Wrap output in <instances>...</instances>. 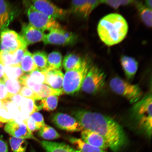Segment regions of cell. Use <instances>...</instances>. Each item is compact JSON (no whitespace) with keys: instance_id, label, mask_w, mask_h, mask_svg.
<instances>
[{"instance_id":"4dcf8cb0","label":"cell","mask_w":152,"mask_h":152,"mask_svg":"<svg viewBox=\"0 0 152 152\" xmlns=\"http://www.w3.org/2000/svg\"><path fill=\"white\" fill-rule=\"evenodd\" d=\"M36 101L29 99L26 98L23 106L20 108V110L28 116L31 114L37 112L42 109L40 106L38 105Z\"/></svg>"},{"instance_id":"ee69618b","label":"cell","mask_w":152,"mask_h":152,"mask_svg":"<svg viewBox=\"0 0 152 152\" xmlns=\"http://www.w3.org/2000/svg\"><path fill=\"white\" fill-rule=\"evenodd\" d=\"M0 152H8V145L4 140L2 135H0Z\"/></svg>"},{"instance_id":"7a4b0ae2","label":"cell","mask_w":152,"mask_h":152,"mask_svg":"<svg viewBox=\"0 0 152 152\" xmlns=\"http://www.w3.org/2000/svg\"><path fill=\"white\" fill-rule=\"evenodd\" d=\"M128 25L121 15L116 13L106 15L101 19L98 26L99 36L102 42L111 46L122 41L126 37Z\"/></svg>"},{"instance_id":"ffe728a7","label":"cell","mask_w":152,"mask_h":152,"mask_svg":"<svg viewBox=\"0 0 152 152\" xmlns=\"http://www.w3.org/2000/svg\"><path fill=\"white\" fill-rule=\"evenodd\" d=\"M83 60L77 55L70 54L64 58L63 65L66 71H71L80 67Z\"/></svg>"},{"instance_id":"e0dca14e","label":"cell","mask_w":152,"mask_h":152,"mask_svg":"<svg viewBox=\"0 0 152 152\" xmlns=\"http://www.w3.org/2000/svg\"><path fill=\"white\" fill-rule=\"evenodd\" d=\"M45 71L46 76L45 84L55 89H62L64 75L61 70L49 68Z\"/></svg>"},{"instance_id":"f35d334b","label":"cell","mask_w":152,"mask_h":152,"mask_svg":"<svg viewBox=\"0 0 152 152\" xmlns=\"http://www.w3.org/2000/svg\"><path fill=\"white\" fill-rule=\"evenodd\" d=\"M132 1H101V3L106 4L115 9H117L121 5H126L132 3Z\"/></svg>"},{"instance_id":"5bb4252c","label":"cell","mask_w":152,"mask_h":152,"mask_svg":"<svg viewBox=\"0 0 152 152\" xmlns=\"http://www.w3.org/2000/svg\"><path fill=\"white\" fill-rule=\"evenodd\" d=\"M26 46L43 41L44 32L37 29L29 24H24L20 34Z\"/></svg>"},{"instance_id":"9a60e30c","label":"cell","mask_w":152,"mask_h":152,"mask_svg":"<svg viewBox=\"0 0 152 152\" xmlns=\"http://www.w3.org/2000/svg\"><path fill=\"white\" fill-rule=\"evenodd\" d=\"M14 17V10L10 3L0 0V31L7 28Z\"/></svg>"},{"instance_id":"7bdbcfd3","label":"cell","mask_w":152,"mask_h":152,"mask_svg":"<svg viewBox=\"0 0 152 152\" xmlns=\"http://www.w3.org/2000/svg\"><path fill=\"white\" fill-rule=\"evenodd\" d=\"M25 124L26 125L28 128L32 132H36L37 131L39 130V129L37 128L35 123L32 119L29 116L28 118L24 120L23 121Z\"/></svg>"},{"instance_id":"681fc988","label":"cell","mask_w":152,"mask_h":152,"mask_svg":"<svg viewBox=\"0 0 152 152\" xmlns=\"http://www.w3.org/2000/svg\"><path fill=\"white\" fill-rule=\"evenodd\" d=\"M0 81H1V80H0Z\"/></svg>"},{"instance_id":"f6af8a7d","label":"cell","mask_w":152,"mask_h":152,"mask_svg":"<svg viewBox=\"0 0 152 152\" xmlns=\"http://www.w3.org/2000/svg\"><path fill=\"white\" fill-rule=\"evenodd\" d=\"M5 75L4 66L0 62V80H3Z\"/></svg>"},{"instance_id":"30bf717a","label":"cell","mask_w":152,"mask_h":152,"mask_svg":"<svg viewBox=\"0 0 152 152\" xmlns=\"http://www.w3.org/2000/svg\"><path fill=\"white\" fill-rule=\"evenodd\" d=\"M28 1V4L40 12L55 19L61 18L65 16L68 11L60 8L54 4L46 0H36Z\"/></svg>"},{"instance_id":"4fadbf2b","label":"cell","mask_w":152,"mask_h":152,"mask_svg":"<svg viewBox=\"0 0 152 152\" xmlns=\"http://www.w3.org/2000/svg\"><path fill=\"white\" fill-rule=\"evenodd\" d=\"M100 3L101 1H72L71 9L68 12L75 13L83 18H87Z\"/></svg>"},{"instance_id":"ba28073f","label":"cell","mask_w":152,"mask_h":152,"mask_svg":"<svg viewBox=\"0 0 152 152\" xmlns=\"http://www.w3.org/2000/svg\"><path fill=\"white\" fill-rule=\"evenodd\" d=\"M23 46L27 47L20 34L7 28L0 32V50L14 53Z\"/></svg>"},{"instance_id":"7dc6e473","label":"cell","mask_w":152,"mask_h":152,"mask_svg":"<svg viewBox=\"0 0 152 152\" xmlns=\"http://www.w3.org/2000/svg\"><path fill=\"white\" fill-rule=\"evenodd\" d=\"M4 126V123L0 122V128H3Z\"/></svg>"},{"instance_id":"836d02e7","label":"cell","mask_w":152,"mask_h":152,"mask_svg":"<svg viewBox=\"0 0 152 152\" xmlns=\"http://www.w3.org/2000/svg\"><path fill=\"white\" fill-rule=\"evenodd\" d=\"M0 62L4 66L20 65L17 62L14 53H9L1 50H0Z\"/></svg>"},{"instance_id":"1f68e13d","label":"cell","mask_w":152,"mask_h":152,"mask_svg":"<svg viewBox=\"0 0 152 152\" xmlns=\"http://www.w3.org/2000/svg\"><path fill=\"white\" fill-rule=\"evenodd\" d=\"M18 80L21 84L29 87L37 95L40 92L42 88L43 84H37L31 80L29 74H25Z\"/></svg>"},{"instance_id":"c3c4849f","label":"cell","mask_w":152,"mask_h":152,"mask_svg":"<svg viewBox=\"0 0 152 152\" xmlns=\"http://www.w3.org/2000/svg\"><path fill=\"white\" fill-rule=\"evenodd\" d=\"M31 152H36L34 150H32Z\"/></svg>"},{"instance_id":"f1b7e54d","label":"cell","mask_w":152,"mask_h":152,"mask_svg":"<svg viewBox=\"0 0 152 152\" xmlns=\"http://www.w3.org/2000/svg\"><path fill=\"white\" fill-rule=\"evenodd\" d=\"M47 60L49 68L61 70L62 56L60 52H53L50 53L47 56Z\"/></svg>"},{"instance_id":"8d00e7d4","label":"cell","mask_w":152,"mask_h":152,"mask_svg":"<svg viewBox=\"0 0 152 152\" xmlns=\"http://www.w3.org/2000/svg\"><path fill=\"white\" fill-rule=\"evenodd\" d=\"M35 123L39 130L44 126L45 124L43 116L38 112H36L29 116Z\"/></svg>"},{"instance_id":"603a6c76","label":"cell","mask_w":152,"mask_h":152,"mask_svg":"<svg viewBox=\"0 0 152 152\" xmlns=\"http://www.w3.org/2000/svg\"><path fill=\"white\" fill-rule=\"evenodd\" d=\"M3 81L10 98L12 96L18 94L22 86L18 80L10 79L5 75Z\"/></svg>"},{"instance_id":"7c38bea8","label":"cell","mask_w":152,"mask_h":152,"mask_svg":"<svg viewBox=\"0 0 152 152\" xmlns=\"http://www.w3.org/2000/svg\"><path fill=\"white\" fill-rule=\"evenodd\" d=\"M4 130L6 132L13 137L25 140L32 139L38 141L34 135L33 132L22 121L13 120L10 121L5 125Z\"/></svg>"},{"instance_id":"4316f807","label":"cell","mask_w":152,"mask_h":152,"mask_svg":"<svg viewBox=\"0 0 152 152\" xmlns=\"http://www.w3.org/2000/svg\"><path fill=\"white\" fill-rule=\"evenodd\" d=\"M38 134L40 137L49 140H56L60 137L55 129L45 124L39 130Z\"/></svg>"},{"instance_id":"8992f818","label":"cell","mask_w":152,"mask_h":152,"mask_svg":"<svg viewBox=\"0 0 152 152\" xmlns=\"http://www.w3.org/2000/svg\"><path fill=\"white\" fill-rule=\"evenodd\" d=\"M25 4L27 7L26 12L29 24L34 27L43 32L61 27L56 19L36 10L26 3Z\"/></svg>"},{"instance_id":"bcb514c9","label":"cell","mask_w":152,"mask_h":152,"mask_svg":"<svg viewBox=\"0 0 152 152\" xmlns=\"http://www.w3.org/2000/svg\"><path fill=\"white\" fill-rule=\"evenodd\" d=\"M146 6L150 9L152 8V1L151 0H148L145 1Z\"/></svg>"},{"instance_id":"44dd1931","label":"cell","mask_w":152,"mask_h":152,"mask_svg":"<svg viewBox=\"0 0 152 152\" xmlns=\"http://www.w3.org/2000/svg\"><path fill=\"white\" fill-rule=\"evenodd\" d=\"M69 141L81 152H107L86 143L81 139L72 137L69 138Z\"/></svg>"},{"instance_id":"6da1fadb","label":"cell","mask_w":152,"mask_h":152,"mask_svg":"<svg viewBox=\"0 0 152 152\" xmlns=\"http://www.w3.org/2000/svg\"><path fill=\"white\" fill-rule=\"evenodd\" d=\"M73 115L83 129L102 136L113 151H118L126 143V137L122 127L111 118L84 110L74 112Z\"/></svg>"},{"instance_id":"484cf974","label":"cell","mask_w":152,"mask_h":152,"mask_svg":"<svg viewBox=\"0 0 152 152\" xmlns=\"http://www.w3.org/2000/svg\"><path fill=\"white\" fill-rule=\"evenodd\" d=\"M39 106L42 109L47 111H51L56 109L58 106V96H50L40 100Z\"/></svg>"},{"instance_id":"74e56055","label":"cell","mask_w":152,"mask_h":152,"mask_svg":"<svg viewBox=\"0 0 152 152\" xmlns=\"http://www.w3.org/2000/svg\"><path fill=\"white\" fill-rule=\"evenodd\" d=\"M10 96L3 81H0V101L3 104L9 102Z\"/></svg>"},{"instance_id":"9c48e42d","label":"cell","mask_w":152,"mask_h":152,"mask_svg":"<svg viewBox=\"0 0 152 152\" xmlns=\"http://www.w3.org/2000/svg\"><path fill=\"white\" fill-rule=\"evenodd\" d=\"M76 40L75 34L60 27L51 30L45 34L43 41L45 45H66L73 43Z\"/></svg>"},{"instance_id":"d6986e66","label":"cell","mask_w":152,"mask_h":152,"mask_svg":"<svg viewBox=\"0 0 152 152\" xmlns=\"http://www.w3.org/2000/svg\"><path fill=\"white\" fill-rule=\"evenodd\" d=\"M41 144L46 152H81L63 142L42 141Z\"/></svg>"},{"instance_id":"7402d4cb","label":"cell","mask_w":152,"mask_h":152,"mask_svg":"<svg viewBox=\"0 0 152 152\" xmlns=\"http://www.w3.org/2000/svg\"><path fill=\"white\" fill-rule=\"evenodd\" d=\"M20 66L24 73H30L37 69L33 60V54L28 50L25 53L23 58L20 62Z\"/></svg>"},{"instance_id":"3957f363","label":"cell","mask_w":152,"mask_h":152,"mask_svg":"<svg viewBox=\"0 0 152 152\" xmlns=\"http://www.w3.org/2000/svg\"><path fill=\"white\" fill-rule=\"evenodd\" d=\"M152 95L148 94L137 102L132 110L136 125L149 137L152 134Z\"/></svg>"},{"instance_id":"60d3db41","label":"cell","mask_w":152,"mask_h":152,"mask_svg":"<svg viewBox=\"0 0 152 152\" xmlns=\"http://www.w3.org/2000/svg\"><path fill=\"white\" fill-rule=\"evenodd\" d=\"M25 100V98L18 94L11 96L9 99V102L18 106L20 110V108L24 105Z\"/></svg>"},{"instance_id":"cb8c5ba5","label":"cell","mask_w":152,"mask_h":152,"mask_svg":"<svg viewBox=\"0 0 152 152\" xmlns=\"http://www.w3.org/2000/svg\"><path fill=\"white\" fill-rule=\"evenodd\" d=\"M139 14L142 22L149 27L152 26V10L141 3H137Z\"/></svg>"},{"instance_id":"d4e9b609","label":"cell","mask_w":152,"mask_h":152,"mask_svg":"<svg viewBox=\"0 0 152 152\" xmlns=\"http://www.w3.org/2000/svg\"><path fill=\"white\" fill-rule=\"evenodd\" d=\"M33 56L34 62L37 69L45 71L48 69L49 67L46 53L42 51H39L34 53Z\"/></svg>"},{"instance_id":"83f0119b","label":"cell","mask_w":152,"mask_h":152,"mask_svg":"<svg viewBox=\"0 0 152 152\" xmlns=\"http://www.w3.org/2000/svg\"><path fill=\"white\" fill-rule=\"evenodd\" d=\"M9 141L13 152H26L28 144L26 140L11 137Z\"/></svg>"},{"instance_id":"277c9868","label":"cell","mask_w":152,"mask_h":152,"mask_svg":"<svg viewBox=\"0 0 152 152\" xmlns=\"http://www.w3.org/2000/svg\"><path fill=\"white\" fill-rule=\"evenodd\" d=\"M90 67V61L84 59L80 67L66 71L62 84L64 94L72 95L78 92Z\"/></svg>"},{"instance_id":"ac0fdd59","label":"cell","mask_w":152,"mask_h":152,"mask_svg":"<svg viewBox=\"0 0 152 152\" xmlns=\"http://www.w3.org/2000/svg\"><path fill=\"white\" fill-rule=\"evenodd\" d=\"M121 63L126 77L128 79H132L137 71V61L132 57L123 56L121 57Z\"/></svg>"},{"instance_id":"2e32d148","label":"cell","mask_w":152,"mask_h":152,"mask_svg":"<svg viewBox=\"0 0 152 152\" xmlns=\"http://www.w3.org/2000/svg\"><path fill=\"white\" fill-rule=\"evenodd\" d=\"M81 136L83 141L94 147L103 150L109 148L106 140L97 133L84 129L81 131Z\"/></svg>"},{"instance_id":"52a82bcc","label":"cell","mask_w":152,"mask_h":152,"mask_svg":"<svg viewBox=\"0 0 152 152\" xmlns=\"http://www.w3.org/2000/svg\"><path fill=\"white\" fill-rule=\"evenodd\" d=\"M105 78V74L99 68L96 66H91L86 76L81 88L87 94H96L103 88Z\"/></svg>"},{"instance_id":"5b68a950","label":"cell","mask_w":152,"mask_h":152,"mask_svg":"<svg viewBox=\"0 0 152 152\" xmlns=\"http://www.w3.org/2000/svg\"><path fill=\"white\" fill-rule=\"evenodd\" d=\"M110 86L114 92L124 97L131 103H136L142 96V91L138 85L131 84L119 77L112 79Z\"/></svg>"},{"instance_id":"d590c367","label":"cell","mask_w":152,"mask_h":152,"mask_svg":"<svg viewBox=\"0 0 152 152\" xmlns=\"http://www.w3.org/2000/svg\"><path fill=\"white\" fill-rule=\"evenodd\" d=\"M18 94L24 98L35 101L42 99L40 97L38 96L33 90L29 87L24 86H23Z\"/></svg>"},{"instance_id":"f546056e","label":"cell","mask_w":152,"mask_h":152,"mask_svg":"<svg viewBox=\"0 0 152 152\" xmlns=\"http://www.w3.org/2000/svg\"><path fill=\"white\" fill-rule=\"evenodd\" d=\"M6 75L10 79L19 80L25 75L20 65L4 66Z\"/></svg>"},{"instance_id":"b9f144b4","label":"cell","mask_w":152,"mask_h":152,"mask_svg":"<svg viewBox=\"0 0 152 152\" xmlns=\"http://www.w3.org/2000/svg\"><path fill=\"white\" fill-rule=\"evenodd\" d=\"M27 47L24 46H22L14 53L17 62L18 64H20V62L23 58L25 53L27 50Z\"/></svg>"},{"instance_id":"8fae6325","label":"cell","mask_w":152,"mask_h":152,"mask_svg":"<svg viewBox=\"0 0 152 152\" xmlns=\"http://www.w3.org/2000/svg\"><path fill=\"white\" fill-rule=\"evenodd\" d=\"M52 122L59 129L70 132H81L83 128L77 120L67 114L58 113L52 117Z\"/></svg>"},{"instance_id":"e575fe53","label":"cell","mask_w":152,"mask_h":152,"mask_svg":"<svg viewBox=\"0 0 152 152\" xmlns=\"http://www.w3.org/2000/svg\"><path fill=\"white\" fill-rule=\"evenodd\" d=\"M31 80L37 84H45L46 80V72L38 69L29 73Z\"/></svg>"},{"instance_id":"ab89813d","label":"cell","mask_w":152,"mask_h":152,"mask_svg":"<svg viewBox=\"0 0 152 152\" xmlns=\"http://www.w3.org/2000/svg\"><path fill=\"white\" fill-rule=\"evenodd\" d=\"M14 120L4 106L0 108V122L7 123L10 121Z\"/></svg>"},{"instance_id":"d6a6232c","label":"cell","mask_w":152,"mask_h":152,"mask_svg":"<svg viewBox=\"0 0 152 152\" xmlns=\"http://www.w3.org/2000/svg\"><path fill=\"white\" fill-rule=\"evenodd\" d=\"M64 94L62 89L57 90L51 88L45 84H43L42 88L38 96L40 97L42 99L50 96H60Z\"/></svg>"}]
</instances>
